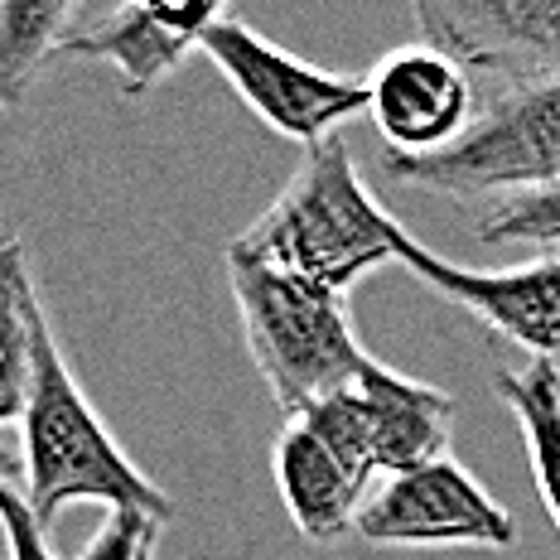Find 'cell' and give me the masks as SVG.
<instances>
[{
    "label": "cell",
    "instance_id": "6da1fadb",
    "mask_svg": "<svg viewBox=\"0 0 560 560\" xmlns=\"http://www.w3.org/2000/svg\"><path fill=\"white\" fill-rule=\"evenodd\" d=\"M34 368L25 411H20V498L34 512L44 532L58 522V512L73 503H97L107 512H140V517L174 522L170 493L155 483L121 440L107 430V420L92 411L83 382L68 368L58 348L54 319L44 300H34Z\"/></svg>",
    "mask_w": 560,
    "mask_h": 560
},
{
    "label": "cell",
    "instance_id": "7a4b0ae2",
    "mask_svg": "<svg viewBox=\"0 0 560 560\" xmlns=\"http://www.w3.org/2000/svg\"><path fill=\"white\" fill-rule=\"evenodd\" d=\"M401 237L406 228L368 194L348 140L329 136L305 150L276 203L232 247L305 285L348 295L363 276L396 261Z\"/></svg>",
    "mask_w": 560,
    "mask_h": 560
},
{
    "label": "cell",
    "instance_id": "3957f363",
    "mask_svg": "<svg viewBox=\"0 0 560 560\" xmlns=\"http://www.w3.org/2000/svg\"><path fill=\"white\" fill-rule=\"evenodd\" d=\"M223 266L237 300L247 358L285 420L363 377L372 358L358 343L348 295H329L285 271H271L237 247L223 252Z\"/></svg>",
    "mask_w": 560,
    "mask_h": 560
},
{
    "label": "cell",
    "instance_id": "277c9868",
    "mask_svg": "<svg viewBox=\"0 0 560 560\" xmlns=\"http://www.w3.org/2000/svg\"><path fill=\"white\" fill-rule=\"evenodd\" d=\"M387 174L445 198H512L560 179V78L498 88L450 150L425 160L387 155Z\"/></svg>",
    "mask_w": 560,
    "mask_h": 560
},
{
    "label": "cell",
    "instance_id": "5b68a950",
    "mask_svg": "<svg viewBox=\"0 0 560 560\" xmlns=\"http://www.w3.org/2000/svg\"><path fill=\"white\" fill-rule=\"evenodd\" d=\"M290 420H305L310 430H319L324 445L372 483L377 474L392 478L450 454L454 396L430 382L401 377L372 358L353 387L324 396Z\"/></svg>",
    "mask_w": 560,
    "mask_h": 560
},
{
    "label": "cell",
    "instance_id": "8992f818",
    "mask_svg": "<svg viewBox=\"0 0 560 560\" xmlns=\"http://www.w3.org/2000/svg\"><path fill=\"white\" fill-rule=\"evenodd\" d=\"M198 49L228 78V88L237 92L242 107L256 121L305 150L338 136V126H348L353 116L368 112L363 78L305 63L300 54L280 49L261 30H252L247 20H237L232 10L203 34Z\"/></svg>",
    "mask_w": 560,
    "mask_h": 560
},
{
    "label": "cell",
    "instance_id": "52a82bcc",
    "mask_svg": "<svg viewBox=\"0 0 560 560\" xmlns=\"http://www.w3.org/2000/svg\"><path fill=\"white\" fill-rule=\"evenodd\" d=\"M358 536L377 551H512L517 522L454 454H440L420 469L392 474L377 493H368Z\"/></svg>",
    "mask_w": 560,
    "mask_h": 560
},
{
    "label": "cell",
    "instance_id": "ba28073f",
    "mask_svg": "<svg viewBox=\"0 0 560 560\" xmlns=\"http://www.w3.org/2000/svg\"><path fill=\"white\" fill-rule=\"evenodd\" d=\"M396 261L425 290H435L440 300L474 314L503 343L522 348L532 363H556L560 358V252L488 271V266L450 261V256L430 252L425 242L406 232Z\"/></svg>",
    "mask_w": 560,
    "mask_h": 560
},
{
    "label": "cell",
    "instance_id": "9c48e42d",
    "mask_svg": "<svg viewBox=\"0 0 560 560\" xmlns=\"http://www.w3.org/2000/svg\"><path fill=\"white\" fill-rule=\"evenodd\" d=\"M420 44L498 88L560 78V0H416Z\"/></svg>",
    "mask_w": 560,
    "mask_h": 560
},
{
    "label": "cell",
    "instance_id": "30bf717a",
    "mask_svg": "<svg viewBox=\"0 0 560 560\" xmlns=\"http://www.w3.org/2000/svg\"><path fill=\"white\" fill-rule=\"evenodd\" d=\"M368 116L401 160L450 150L474 126V78L430 44H401L363 78Z\"/></svg>",
    "mask_w": 560,
    "mask_h": 560
},
{
    "label": "cell",
    "instance_id": "8fae6325",
    "mask_svg": "<svg viewBox=\"0 0 560 560\" xmlns=\"http://www.w3.org/2000/svg\"><path fill=\"white\" fill-rule=\"evenodd\" d=\"M223 15V5H121L97 25L73 30L58 54L112 63L121 78V97L136 102L165 83Z\"/></svg>",
    "mask_w": 560,
    "mask_h": 560
},
{
    "label": "cell",
    "instance_id": "7c38bea8",
    "mask_svg": "<svg viewBox=\"0 0 560 560\" xmlns=\"http://www.w3.org/2000/svg\"><path fill=\"white\" fill-rule=\"evenodd\" d=\"M271 474L290 522L310 546H334L348 532H358V517L368 508V478L348 469L324 445L319 430H310L305 420L280 425L271 450Z\"/></svg>",
    "mask_w": 560,
    "mask_h": 560
},
{
    "label": "cell",
    "instance_id": "4fadbf2b",
    "mask_svg": "<svg viewBox=\"0 0 560 560\" xmlns=\"http://www.w3.org/2000/svg\"><path fill=\"white\" fill-rule=\"evenodd\" d=\"M498 396L522 430V445L532 459V483L541 498L546 517L560 536V368L556 363H527L503 368L493 377Z\"/></svg>",
    "mask_w": 560,
    "mask_h": 560
},
{
    "label": "cell",
    "instance_id": "5bb4252c",
    "mask_svg": "<svg viewBox=\"0 0 560 560\" xmlns=\"http://www.w3.org/2000/svg\"><path fill=\"white\" fill-rule=\"evenodd\" d=\"M83 5L73 0H0V112H15L63 49Z\"/></svg>",
    "mask_w": 560,
    "mask_h": 560
},
{
    "label": "cell",
    "instance_id": "9a60e30c",
    "mask_svg": "<svg viewBox=\"0 0 560 560\" xmlns=\"http://www.w3.org/2000/svg\"><path fill=\"white\" fill-rule=\"evenodd\" d=\"M34 300H39V285L30 276L25 242L5 232L0 237V425H15L25 411L34 368Z\"/></svg>",
    "mask_w": 560,
    "mask_h": 560
},
{
    "label": "cell",
    "instance_id": "2e32d148",
    "mask_svg": "<svg viewBox=\"0 0 560 560\" xmlns=\"http://www.w3.org/2000/svg\"><path fill=\"white\" fill-rule=\"evenodd\" d=\"M483 247H560V179L532 194L498 198L478 218Z\"/></svg>",
    "mask_w": 560,
    "mask_h": 560
},
{
    "label": "cell",
    "instance_id": "e0dca14e",
    "mask_svg": "<svg viewBox=\"0 0 560 560\" xmlns=\"http://www.w3.org/2000/svg\"><path fill=\"white\" fill-rule=\"evenodd\" d=\"M160 532L165 522L140 517V512H107V522L88 541V551L78 560H155Z\"/></svg>",
    "mask_w": 560,
    "mask_h": 560
},
{
    "label": "cell",
    "instance_id": "ac0fdd59",
    "mask_svg": "<svg viewBox=\"0 0 560 560\" xmlns=\"http://www.w3.org/2000/svg\"><path fill=\"white\" fill-rule=\"evenodd\" d=\"M0 536H5V560H58L49 532L34 522L20 488H0Z\"/></svg>",
    "mask_w": 560,
    "mask_h": 560
},
{
    "label": "cell",
    "instance_id": "d6986e66",
    "mask_svg": "<svg viewBox=\"0 0 560 560\" xmlns=\"http://www.w3.org/2000/svg\"><path fill=\"white\" fill-rule=\"evenodd\" d=\"M20 483V450L0 435V488H15Z\"/></svg>",
    "mask_w": 560,
    "mask_h": 560
}]
</instances>
